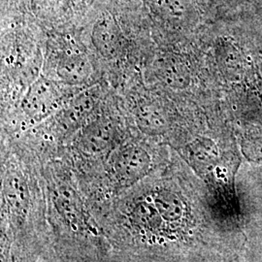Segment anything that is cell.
Masks as SVG:
<instances>
[{
	"mask_svg": "<svg viewBox=\"0 0 262 262\" xmlns=\"http://www.w3.org/2000/svg\"><path fill=\"white\" fill-rule=\"evenodd\" d=\"M52 58L51 68L57 82L79 86L86 84L94 72L90 58L75 46L58 49Z\"/></svg>",
	"mask_w": 262,
	"mask_h": 262,
	"instance_id": "obj_3",
	"label": "cell"
},
{
	"mask_svg": "<svg viewBox=\"0 0 262 262\" xmlns=\"http://www.w3.org/2000/svg\"><path fill=\"white\" fill-rule=\"evenodd\" d=\"M151 7L159 12L161 17L173 23H182L184 9L179 0H150Z\"/></svg>",
	"mask_w": 262,
	"mask_h": 262,
	"instance_id": "obj_11",
	"label": "cell"
},
{
	"mask_svg": "<svg viewBox=\"0 0 262 262\" xmlns=\"http://www.w3.org/2000/svg\"><path fill=\"white\" fill-rule=\"evenodd\" d=\"M257 62H258V68H259V71H260V74L262 76V52L258 55Z\"/></svg>",
	"mask_w": 262,
	"mask_h": 262,
	"instance_id": "obj_12",
	"label": "cell"
},
{
	"mask_svg": "<svg viewBox=\"0 0 262 262\" xmlns=\"http://www.w3.org/2000/svg\"><path fill=\"white\" fill-rule=\"evenodd\" d=\"M133 114L141 129L155 135L166 133L176 122L174 110L157 99L137 101Z\"/></svg>",
	"mask_w": 262,
	"mask_h": 262,
	"instance_id": "obj_6",
	"label": "cell"
},
{
	"mask_svg": "<svg viewBox=\"0 0 262 262\" xmlns=\"http://www.w3.org/2000/svg\"><path fill=\"white\" fill-rule=\"evenodd\" d=\"M116 135L117 131L112 121L99 118L85 125L82 132L81 144L88 151L100 152L112 146Z\"/></svg>",
	"mask_w": 262,
	"mask_h": 262,
	"instance_id": "obj_8",
	"label": "cell"
},
{
	"mask_svg": "<svg viewBox=\"0 0 262 262\" xmlns=\"http://www.w3.org/2000/svg\"><path fill=\"white\" fill-rule=\"evenodd\" d=\"M92 41L96 52L110 60L122 56L125 47L122 29L117 20L109 15L96 20L92 31Z\"/></svg>",
	"mask_w": 262,
	"mask_h": 262,
	"instance_id": "obj_7",
	"label": "cell"
},
{
	"mask_svg": "<svg viewBox=\"0 0 262 262\" xmlns=\"http://www.w3.org/2000/svg\"><path fill=\"white\" fill-rule=\"evenodd\" d=\"M245 152L253 159H262V119L239 127Z\"/></svg>",
	"mask_w": 262,
	"mask_h": 262,
	"instance_id": "obj_9",
	"label": "cell"
},
{
	"mask_svg": "<svg viewBox=\"0 0 262 262\" xmlns=\"http://www.w3.org/2000/svg\"><path fill=\"white\" fill-rule=\"evenodd\" d=\"M150 157L138 145H126L115 152L113 174L119 184L129 186L144 178L150 170Z\"/></svg>",
	"mask_w": 262,
	"mask_h": 262,
	"instance_id": "obj_5",
	"label": "cell"
},
{
	"mask_svg": "<svg viewBox=\"0 0 262 262\" xmlns=\"http://www.w3.org/2000/svg\"><path fill=\"white\" fill-rule=\"evenodd\" d=\"M152 75L175 94H190L198 82L195 62L185 53L168 52L159 56L152 64Z\"/></svg>",
	"mask_w": 262,
	"mask_h": 262,
	"instance_id": "obj_2",
	"label": "cell"
},
{
	"mask_svg": "<svg viewBox=\"0 0 262 262\" xmlns=\"http://www.w3.org/2000/svg\"><path fill=\"white\" fill-rule=\"evenodd\" d=\"M94 100L91 95L83 94L69 104L68 108L66 110L63 116V121L66 124H71L75 126L77 124H81L86 119L88 116L93 110Z\"/></svg>",
	"mask_w": 262,
	"mask_h": 262,
	"instance_id": "obj_10",
	"label": "cell"
},
{
	"mask_svg": "<svg viewBox=\"0 0 262 262\" xmlns=\"http://www.w3.org/2000/svg\"><path fill=\"white\" fill-rule=\"evenodd\" d=\"M64 94L55 81L42 77L29 86L20 108L31 120L40 121L51 115L62 103Z\"/></svg>",
	"mask_w": 262,
	"mask_h": 262,
	"instance_id": "obj_4",
	"label": "cell"
},
{
	"mask_svg": "<svg viewBox=\"0 0 262 262\" xmlns=\"http://www.w3.org/2000/svg\"><path fill=\"white\" fill-rule=\"evenodd\" d=\"M262 51H252L244 42L230 35H220L212 43L215 75L224 92L259 83L262 76L257 57Z\"/></svg>",
	"mask_w": 262,
	"mask_h": 262,
	"instance_id": "obj_1",
	"label": "cell"
}]
</instances>
